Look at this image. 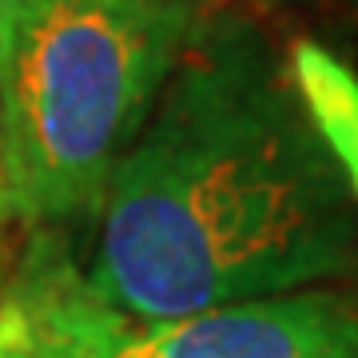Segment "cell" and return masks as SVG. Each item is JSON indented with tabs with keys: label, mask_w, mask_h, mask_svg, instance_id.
I'll list each match as a JSON object with an SVG mask.
<instances>
[{
	"label": "cell",
	"mask_w": 358,
	"mask_h": 358,
	"mask_svg": "<svg viewBox=\"0 0 358 358\" xmlns=\"http://www.w3.org/2000/svg\"><path fill=\"white\" fill-rule=\"evenodd\" d=\"M187 52L103 183L88 267L143 322L299 291L358 251L355 199L267 48L227 28Z\"/></svg>",
	"instance_id": "cell-1"
},
{
	"label": "cell",
	"mask_w": 358,
	"mask_h": 358,
	"mask_svg": "<svg viewBox=\"0 0 358 358\" xmlns=\"http://www.w3.org/2000/svg\"><path fill=\"white\" fill-rule=\"evenodd\" d=\"M195 32V0H0V148L16 215L100 207Z\"/></svg>",
	"instance_id": "cell-2"
},
{
	"label": "cell",
	"mask_w": 358,
	"mask_h": 358,
	"mask_svg": "<svg viewBox=\"0 0 358 358\" xmlns=\"http://www.w3.org/2000/svg\"><path fill=\"white\" fill-rule=\"evenodd\" d=\"M115 358H358V303L287 291L131 327Z\"/></svg>",
	"instance_id": "cell-3"
},
{
	"label": "cell",
	"mask_w": 358,
	"mask_h": 358,
	"mask_svg": "<svg viewBox=\"0 0 358 358\" xmlns=\"http://www.w3.org/2000/svg\"><path fill=\"white\" fill-rule=\"evenodd\" d=\"M131 327L56 231H36L0 279V358H115Z\"/></svg>",
	"instance_id": "cell-4"
},
{
	"label": "cell",
	"mask_w": 358,
	"mask_h": 358,
	"mask_svg": "<svg viewBox=\"0 0 358 358\" xmlns=\"http://www.w3.org/2000/svg\"><path fill=\"white\" fill-rule=\"evenodd\" d=\"M287 80L358 203V72L319 40H294Z\"/></svg>",
	"instance_id": "cell-5"
},
{
	"label": "cell",
	"mask_w": 358,
	"mask_h": 358,
	"mask_svg": "<svg viewBox=\"0 0 358 358\" xmlns=\"http://www.w3.org/2000/svg\"><path fill=\"white\" fill-rule=\"evenodd\" d=\"M16 215L13 207V187H8V167H4V148H0V235H4V223Z\"/></svg>",
	"instance_id": "cell-6"
}]
</instances>
